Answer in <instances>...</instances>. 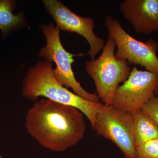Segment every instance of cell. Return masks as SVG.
I'll list each match as a JSON object with an SVG mask.
<instances>
[{"label": "cell", "mask_w": 158, "mask_h": 158, "mask_svg": "<svg viewBox=\"0 0 158 158\" xmlns=\"http://www.w3.org/2000/svg\"><path fill=\"white\" fill-rule=\"evenodd\" d=\"M84 116L76 108L41 99L27 112L25 127L29 135L43 147L63 152L84 137Z\"/></svg>", "instance_id": "cell-1"}, {"label": "cell", "mask_w": 158, "mask_h": 158, "mask_svg": "<svg viewBox=\"0 0 158 158\" xmlns=\"http://www.w3.org/2000/svg\"><path fill=\"white\" fill-rule=\"evenodd\" d=\"M22 93L25 98L36 101L39 97L77 108L88 118L93 129L95 118L103 104L82 98L61 85L54 77L50 61L37 62L30 68L23 82Z\"/></svg>", "instance_id": "cell-2"}, {"label": "cell", "mask_w": 158, "mask_h": 158, "mask_svg": "<svg viewBox=\"0 0 158 158\" xmlns=\"http://www.w3.org/2000/svg\"><path fill=\"white\" fill-rule=\"evenodd\" d=\"M116 44L109 35L102 52L98 59L86 62L87 73L93 79L97 94L104 105H112L115 92L128 78L131 69L127 60L115 56Z\"/></svg>", "instance_id": "cell-3"}, {"label": "cell", "mask_w": 158, "mask_h": 158, "mask_svg": "<svg viewBox=\"0 0 158 158\" xmlns=\"http://www.w3.org/2000/svg\"><path fill=\"white\" fill-rule=\"evenodd\" d=\"M46 40V45L40 49L39 56L47 61L53 62L56 68L53 69L54 77L61 85L70 88L74 93L89 101L100 102L96 93H91L85 90L75 77L72 65L75 61L74 57L82 56L84 54H73L65 50L61 43L60 30L52 23L40 26Z\"/></svg>", "instance_id": "cell-4"}, {"label": "cell", "mask_w": 158, "mask_h": 158, "mask_svg": "<svg viewBox=\"0 0 158 158\" xmlns=\"http://www.w3.org/2000/svg\"><path fill=\"white\" fill-rule=\"evenodd\" d=\"M93 130L116 144L125 158H138L131 114L103 104L97 114Z\"/></svg>", "instance_id": "cell-5"}, {"label": "cell", "mask_w": 158, "mask_h": 158, "mask_svg": "<svg viewBox=\"0 0 158 158\" xmlns=\"http://www.w3.org/2000/svg\"><path fill=\"white\" fill-rule=\"evenodd\" d=\"M105 24L116 44L117 50L115 56L125 59L129 64L144 67L146 70L158 74V43L153 39L143 42L137 40L122 27L117 19L106 16Z\"/></svg>", "instance_id": "cell-6"}, {"label": "cell", "mask_w": 158, "mask_h": 158, "mask_svg": "<svg viewBox=\"0 0 158 158\" xmlns=\"http://www.w3.org/2000/svg\"><path fill=\"white\" fill-rule=\"evenodd\" d=\"M158 88L157 74L139 70L135 66L126 81L117 88L112 105L131 114L142 109L155 95Z\"/></svg>", "instance_id": "cell-7"}, {"label": "cell", "mask_w": 158, "mask_h": 158, "mask_svg": "<svg viewBox=\"0 0 158 158\" xmlns=\"http://www.w3.org/2000/svg\"><path fill=\"white\" fill-rule=\"evenodd\" d=\"M43 2L60 31L77 33L87 40L90 46L88 55L94 59L105 44L104 40L94 32V20L78 15L58 0H44Z\"/></svg>", "instance_id": "cell-8"}, {"label": "cell", "mask_w": 158, "mask_h": 158, "mask_svg": "<svg viewBox=\"0 0 158 158\" xmlns=\"http://www.w3.org/2000/svg\"><path fill=\"white\" fill-rule=\"evenodd\" d=\"M119 8L138 34L148 35L158 31V0H125Z\"/></svg>", "instance_id": "cell-9"}, {"label": "cell", "mask_w": 158, "mask_h": 158, "mask_svg": "<svg viewBox=\"0 0 158 158\" xmlns=\"http://www.w3.org/2000/svg\"><path fill=\"white\" fill-rule=\"evenodd\" d=\"M136 147L144 142L158 138V125L142 109L131 113Z\"/></svg>", "instance_id": "cell-10"}, {"label": "cell", "mask_w": 158, "mask_h": 158, "mask_svg": "<svg viewBox=\"0 0 158 158\" xmlns=\"http://www.w3.org/2000/svg\"><path fill=\"white\" fill-rule=\"evenodd\" d=\"M15 2L10 0H0V30L4 34L19 26L23 20L21 13L13 14Z\"/></svg>", "instance_id": "cell-11"}, {"label": "cell", "mask_w": 158, "mask_h": 158, "mask_svg": "<svg viewBox=\"0 0 158 158\" xmlns=\"http://www.w3.org/2000/svg\"><path fill=\"white\" fill-rule=\"evenodd\" d=\"M136 149L138 158H158V138L138 145Z\"/></svg>", "instance_id": "cell-12"}, {"label": "cell", "mask_w": 158, "mask_h": 158, "mask_svg": "<svg viewBox=\"0 0 158 158\" xmlns=\"http://www.w3.org/2000/svg\"><path fill=\"white\" fill-rule=\"evenodd\" d=\"M158 125V96L153 97L142 108Z\"/></svg>", "instance_id": "cell-13"}, {"label": "cell", "mask_w": 158, "mask_h": 158, "mask_svg": "<svg viewBox=\"0 0 158 158\" xmlns=\"http://www.w3.org/2000/svg\"><path fill=\"white\" fill-rule=\"evenodd\" d=\"M155 94L156 96H158V88L156 90Z\"/></svg>", "instance_id": "cell-14"}, {"label": "cell", "mask_w": 158, "mask_h": 158, "mask_svg": "<svg viewBox=\"0 0 158 158\" xmlns=\"http://www.w3.org/2000/svg\"><path fill=\"white\" fill-rule=\"evenodd\" d=\"M0 158H3L2 157V156H0Z\"/></svg>", "instance_id": "cell-15"}]
</instances>
